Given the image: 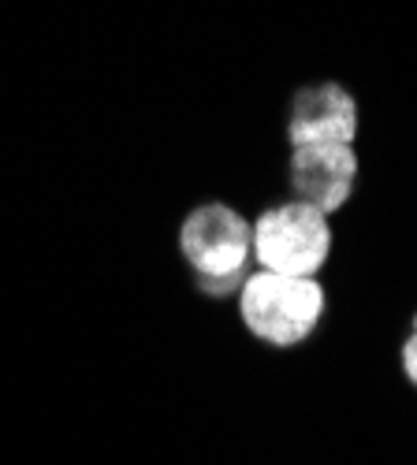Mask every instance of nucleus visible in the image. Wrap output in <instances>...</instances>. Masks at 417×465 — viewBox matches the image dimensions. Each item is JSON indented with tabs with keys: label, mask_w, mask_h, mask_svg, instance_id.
<instances>
[{
	"label": "nucleus",
	"mask_w": 417,
	"mask_h": 465,
	"mask_svg": "<svg viewBox=\"0 0 417 465\" xmlns=\"http://www.w3.org/2000/svg\"><path fill=\"white\" fill-rule=\"evenodd\" d=\"M179 250L202 294L223 298L246 280V264L253 261V227L232 205L205 202L179 223Z\"/></svg>",
	"instance_id": "1"
},
{
	"label": "nucleus",
	"mask_w": 417,
	"mask_h": 465,
	"mask_svg": "<svg viewBox=\"0 0 417 465\" xmlns=\"http://www.w3.org/2000/svg\"><path fill=\"white\" fill-rule=\"evenodd\" d=\"M239 313L253 339L291 351L302 346L324 317V287L317 276L253 272L239 287Z\"/></svg>",
	"instance_id": "2"
},
{
	"label": "nucleus",
	"mask_w": 417,
	"mask_h": 465,
	"mask_svg": "<svg viewBox=\"0 0 417 465\" xmlns=\"http://www.w3.org/2000/svg\"><path fill=\"white\" fill-rule=\"evenodd\" d=\"M253 227V261L264 272L317 276L332 257V223L306 202L264 209Z\"/></svg>",
	"instance_id": "3"
},
{
	"label": "nucleus",
	"mask_w": 417,
	"mask_h": 465,
	"mask_svg": "<svg viewBox=\"0 0 417 465\" xmlns=\"http://www.w3.org/2000/svg\"><path fill=\"white\" fill-rule=\"evenodd\" d=\"M358 183L354 145H294L291 149V190L294 202H306L332 216L343 209Z\"/></svg>",
	"instance_id": "4"
},
{
	"label": "nucleus",
	"mask_w": 417,
	"mask_h": 465,
	"mask_svg": "<svg viewBox=\"0 0 417 465\" xmlns=\"http://www.w3.org/2000/svg\"><path fill=\"white\" fill-rule=\"evenodd\" d=\"M358 101L339 83H313L291 97L287 138L294 145H354Z\"/></svg>",
	"instance_id": "5"
},
{
	"label": "nucleus",
	"mask_w": 417,
	"mask_h": 465,
	"mask_svg": "<svg viewBox=\"0 0 417 465\" xmlns=\"http://www.w3.org/2000/svg\"><path fill=\"white\" fill-rule=\"evenodd\" d=\"M402 372H406V380L417 387V335H410V339L402 342Z\"/></svg>",
	"instance_id": "6"
},
{
	"label": "nucleus",
	"mask_w": 417,
	"mask_h": 465,
	"mask_svg": "<svg viewBox=\"0 0 417 465\" xmlns=\"http://www.w3.org/2000/svg\"><path fill=\"white\" fill-rule=\"evenodd\" d=\"M413 335H417V313H413Z\"/></svg>",
	"instance_id": "7"
}]
</instances>
